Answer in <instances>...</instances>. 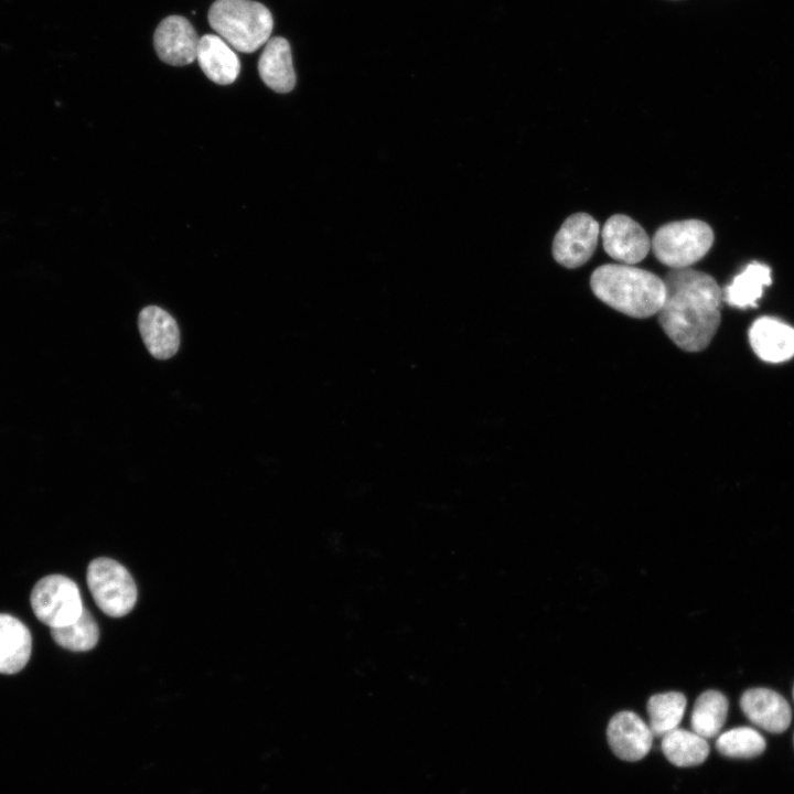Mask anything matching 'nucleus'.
Returning a JSON list of instances; mask_svg holds the SVG:
<instances>
[{
	"label": "nucleus",
	"instance_id": "15",
	"mask_svg": "<svg viewBox=\"0 0 794 794\" xmlns=\"http://www.w3.org/2000/svg\"><path fill=\"white\" fill-rule=\"evenodd\" d=\"M261 81L277 93H288L296 85V74L289 42L281 36L271 37L258 61Z\"/></svg>",
	"mask_w": 794,
	"mask_h": 794
},
{
	"label": "nucleus",
	"instance_id": "3",
	"mask_svg": "<svg viewBox=\"0 0 794 794\" xmlns=\"http://www.w3.org/2000/svg\"><path fill=\"white\" fill-rule=\"evenodd\" d=\"M210 25L235 50L253 53L271 35L273 19L262 3L253 0H216L208 11Z\"/></svg>",
	"mask_w": 794,
	"mask_h": 794
},
{
	"label": "nucleus",
	"instance_id": "18",
	"mask_svg": "<svg viewBox=\"0 0 794 794\" xmlns=\"http://www.w3.org/2000/svg\"><path fill=\"white\" fill-rule=\"evenodd\" d=\"M771 281L770 267L751 262L725 289L723 299L728 304L738 308L755 307L764 287L771 285Z\"/></svg>",
	"mask_w": 794,
	"mask_h": 794
},
{
	"label": "nucleus",
	"instance_id": "4",
	"mask_svg": "<svg viewBox=\"0 0 794 794\" xmlns=\"http://www.w3.org/2000/svg\"><path fill=\"white\" fill-rule=\"evenodd\" d=\"M713 243L711 227L699 219L672 222L659 227L651 240L655 257L672 269L699 261Z\"/></svg>",
	"mask_w": 794,
	"mask_h": 794
},
{
	"label": "nucleus",
	"instance_id": "16",
	"mask_svg": "<svg viewBox=\"0 0 794 794\" xmlns=\"http://www.w3.org/2000/svg\"><path fill=\"white\" fill-rule=\"evenodd\" d=\"M32 637L17 618L0 613V674L19 673L29 662Z\"/></svg>",
	"mask_w": 794,
	"mask_h": 794
},
{
	"label": "nucleus",
	"instance_id": "8",
	"mask_svg": "<svg viewBox=\"0 0 794 794\" xmlns=\"http://www.w3.org/2000/svg\"><path fill=\"white\" fill-rule=\"evenodd\" d=\"M601 238L605 253L625 265L642 261L651 248V239L644 228L623 214L613 215L605 222Z\"/></svg>",
	"mask_w": 794,
	"mask_h": 794
},
{
	"label": "nucleus",
	"instance_id": "7",
	"mask_svg": "<svg viewBox=\"0 0 794 794\" xmlns=\"http://www.w3.org/2000/svg\"><path fill=\"white\" fill-rule=\"evenodd\" d=\"M598 222L586 213L570 215L552 242L555 260L566 268H578L593 255L599 239Z\"/></svg>",
	"mask_w": 794,
	"mask_h": 794
},
{
	"label": "nucleus",
	"instance_id": "22",
	"mask_svg": "<svg viewBox=\"0 0 794 794\" xmlns=\"http://www.w3.org/2000/svg\"><path fill=\"white\" fill-rule=\"evenodd\" d=\"M763 736L750 727H738L722 732L717 741V750L725 757L751 759L765 750Z\"/></svg>",
	"mask_w": 794,
	"mask_h": 794
},
{
	"label": "nucleus",
	"instance_id": "19",
	"mask_svg": "<svg viewBox=\"0 0 794 794\" xmlns=\"http://www.w3.org/2000/svg\"><path fill=\"white\" fill-rule=\"evenodd\" d=\"M728 708V699L720 691L709 689L701 693L691 711L693 731L705 739L716 737L726 722Z\"/></svg>",
	"mask_w": 794,
	"mask_h": 794
},
{
	"label": "nucleus",
	"instance_id": "2",
	"mask_svg": "<svg viewBox=\"0 0 794 794\" xmlns=\"http://www.w3.org/2000/svg\"><path fill=\"white\" fill-rule=\"evenodd\" d=\"M598 299L632 318L657 314L665 299V285L655 273L625 264H605L591 275Z\"/></svg>",
	"mask_w": 794,
	"mask_h": 794
},
{
	"label": "nucleus",
	"instance_id": "1",
	"mask_svg": "<svg viewBox=\"0 0 794 794\" xmlns=\"http://www.w3.org/2000/svg\"><path fill=\"white\" fill-rule=\"evenodd\" d=\"M663 281L665 299L657 314L664 332L684 351L705 350L720 324L723 291L710 275L689 267L672 269Z\"/></svg>",
	"mask_w": 794,
	"mask_h": 794
},
{
	"label": "nucleus",
	"instance_id": "13",
	"mask_svg": "<svg viewBox=\"0 0 794 794\" xmlns=\"http://www.w3.org/2000/svg\"><path fill=\"white\" fill-rule=\"evenodd\" d=\"M749 340L754 353L765 362L781 363L794 356V329L780 320L758 319L751 325Z\"/></svg>",
	"mask_w": 794,
	"mask_h": 794
},
{
	"label": "nucleus",
	"instance_id": "23",
	"mask_svg": "<svg viewBox=\"0 0 794 794\" xmlns=\"http://www.w3.org/2000/svg\"><path fill=\"white\" fill-rule=\"evenodd\" d=\"M793 698H794V688H793Z\"/></svg>",
	"mask_w": 794,
	"mask_h": 794
},
{
	"label": "nucleus",
	"instance_id": "10",
	"mask_svg": "<svg viewBox=\"0 0 794 794\" xmlns=\"http://www.w3.org/2000/svg\"><path fill=\"white\" fill-rule=\"evenodd\" d=\"M608 742L613 753L624 761H639L652 748L653 733L648 723L635 712L615 713L607 729Z\"/></svg>",
	"mask_w": 794,
	"mask_h": 794
},
{
	"label": "nucleus",
	"instance_id": "6",
	"mask_svg": "<svg viewBox=\"0 0 794 794\" xmlns=\"http://www.w3.org/2000/svg\"><path fill=\"white\" fill-rule=\"evenodd\" d=\"M30 602L34 615L51 629L73 623L84 610L77 584L62 575L40 579Z\"/></svg>",
	"mask_w": 794,
	"mask_h": 794
},
{
	"label": "nucleus",
	"instance_id": "5",
	"mask_svg": "<svg viewBox=\"0 0 794 794\" xmlns=\"http://www.w3.org/2000/svg\"><path fill=\"white\" fill-rule=\"evenodd\" d=\"M87 586L98 608L111 618L128 614L137 601V587L128 570L109 558L94 559L87 568Z\"/></svg>",
	"mask_w": 794,
	"mask_h": 794
},
{
	"label": "nucleus",
	"instance_id": "12",
	"mask_svg": "<svg viewBox=\"0 0 794 794\" xmlns=\"http://www.w3.org/2000/svg\"><path fill=\"white\" fill-rule=\"evenodd\" d=\"M143 343L158 360H168L179 350L180 331L175 320L157 305L143 308L138 318Z\"/></svg>",
	"mask_w": 794,
	"mask_h": 794
},
{
	"label": "nucleus",
	"instance_id": "11",
	"mask_svg": "<svg viewBox=\"0 0 794 794\" xmlns=\"http://www.w3.org/2000/svg\"><path fill=\"white\" fill-rule=\"evenodd\" d=\"M740 707L752 723L771 733H782L791 725L792 710L788 702L770 688L745 690L740 698Z\"/></svg>",
	"mask_w": 794,
	"mask_h": 794
},
{
	"label": "nucleus",
	"instance_id": "14",
	"mask_svg": "<svg viewBox=\"0 0 794 794\" xmlns=\"http://www.w3.org/2000/svg\"><path fill=\"white\" fill-rule=\"evenodd\" d=\"M196 60L203 73L218 85H229L238 77L239 58L219 35L200 37Z\"/></svg>",
	"mask_w": 794,
	"mask_h": 794
},
{
	"label": "nucleus",
	"instance_id": "9",
	"mask_svg": "<svg viewBox=\"0 0 794 794\" xmlns=\"http://www.w3.org/2000/svg\"><path fill=\"white\" fill-rule=\"evenodd\" d=\"M200 37L184 17L170 15L157 26L153 46L159 58L173 66H184L196 60Z\"/></svg>",
	"mask_w": 794,
	"mask_h": 794
},
{
	"label": "nucleus",
	"instance_id": "21",
	"mask_svg": "<svg viewBox=\"0 0 794 794\" xmlns=\"http://www.w3.org/2000/svg\"><path fill=\"white\" fill-rule=\"evenodd\" d=\"M51 635L55 643L63 648L85 652L96 646L99 631L94 616L84 608L76 621L64 626L52 627Z\"/></svg>",
	"mask_w": 794,
	"mask_h": 794
},
{
	"label": "nucleus",
	"instance_id": "17",
	"mask_svg": "<svg viewBox=\"0 0 794 794\" xmlns=\"http://www.w3.org/2000/svg\"><path fill=\"white\" fill-rule=\"evenodd\" d=\"M661 748L666 759L679 768L699 765L709 754V744L705 738L680 728L664 734Z\"/></svg>",
	"mask_w": 794,
	"mask_h": 794
},
{
	"label": "nucleus",
	"instance_id": "20",
	"mask_svg": "<svg viewBox=\"0 0 794 794\" xmlns=\"http://www.w3.org/2000/svg\"><path fill=\"white\" fill-rule=\"evenodd\" d=\"M686 697L679 691L653 695L647 701L648 726L654 737L662 738L678 728L686 709Z\"/></svg>",
	"mask_w": 794,
	"mask_h": 794
}]
</instances>
